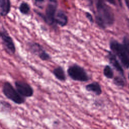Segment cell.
<instances>
[{
  "label": "cell",
  "mask_w": 129,
  "mask_h": 129,
  "mask_svg": "<svg viewBox=\"0 0 129 129\" xmlns=\"http://www.w3.org/2000/svg\"><path fill=\"white\" fill-rule=\"evenodd\" d=\"M95 5L97 10L95 18L98 25L103 28L112 25L114 22V17L110 7L104 1H96Z\"/></svg>",
  "instance_id": "1"
},
{
  "label": "cell",
  "mask_w": 129,
  "mask_h": 129,
  "mask_svg": "<svg viewBox=\"0 0 129 129\" xmlns=\"http://www.w3.org/2000/svg\"><path fill=\"white\" fill-rule=\"evenodd\" d=\"M111 51L119 60L123 68H129V57L127 51L123 45L116 40H112L109 44Z\"/></svg>",
  "instance_id": "2"
},
{
  "label": "cell",
  "mask_w": 129,
  "mask_h": 129,
  "mask_svg": "<svg viewBox=\"0 0 129 129\" xmlns=\"http://www.w3.org/2000/svg\"><path fill=\"white\" fill-rule=\"evenodd\" d=\"M67 74L69 77L75 81L86 82L90 80L86 70L77 63H73L68 67Z\"/></svg>",
  "instance_id": "3"
},
{
  "label": "cell",
  "mask_w": 129,
  "mask_h": 129,
  "mask_svg": "<svg viewBox=\"0 0 129 129\" xmlns=\"http://www.w3.org/2000/svg\"><path fill=\"white\" fill-rule=\"evenodd\" d=\"M2 92L4 95L14 103L20 105L25 103V98L23 97L17 90L16 88L9 82H4L2 87Z\"/></svg>",
  "instance_id": "4"
},
{
  "label": "cell",
  "mask_w": 129,
  "mask_h": 129,
  "mask_svg": "<svg viewBox=\"0 0 129 129\" xmlns=\"http://www.w3.org/2000/svg\"><path fill=\"white\" fill-rule=\"evenodd\" d=\"M29 47L31 52L37 55L42 60L47 61L51 59L50 55L40 44L36 42H31L29 43Z\"/></svg>",
  "instance_id": "5"
},
{
  "label": "cell",
  "mask_w": 129,
  "mask_h": 129,
  "mask_svg": "<svg viewBox=\"0 0 129 129\" xmlns=\"http://www.w3.org/2000/svg\"><path fill=\"white\" fill-rule=\"evenodd\" d=\"M14 84L18 92L23 97L29 98L33 96L34 90L29 84L22 81H16Z\"/></svg>",
  "instance_id": "6"
},
{
  "label": "cell",
  "mask_w": 129,
  "mask_h": 129,
  "mask_svg": "<svg viewBox=\"0 0 129 129\" xmlns=\"http://www.w3.org/2000/svg\"><path fill=\"white\" fill-rule=\"evenodd\" d=\"M57 2L56 0H49L45 10V21L49 24H53L55 21Z\"/></svg>",
  "instance_id": "7"
},
{
  "label": "cell",
  "mask_w": 129,
  "mask_h": 129,
  "mask_svg": "<svg viewBox=\"0 0 129 129\" xmlns=\"http://www.w3.org/2000/svg\"><path fill=\"white\" fill-rule=\"evenodd\" d=\"M1 37L5 49L10 53L14 54L16 51V47L12 38L5 29L1 31Z\"/></svg>",
  "instance_id": "8"
},
{
  "label": "cell",
  "mask_w": 129,
  "mask_h": 129,
  "mask_svg": "<svg viewBox=\"0 0 129 129\" xmlns=\"http://www.w3.org/2000/svg\"><path fill=\"white\" fill-rule=\"evenodd\" d=\"M107 58L110 64L119 73L120 76L124 78V73L123 66L117 59L116 56L112 51H109L107 52Z\"/></svg>",
  "instance_id": "9"
},
{
  "label": "cell",
  "mask_w": 129,
  "mask_h": 129,
  "mask_svg": "<svg viewBox=\"0 0 129 129\" xmlns=\"http://www.w3.org/2000/svg\"><path fill=\"white\" fill-rule=\"evenodd\" d=\"M85 89L86 91L92 92L96 95L100 96L102 93V89L100 84L96 81H94L85 86Z\"/></svg>",
  "instance_id": "10"
},
{
  "label": "cell",
  "mask_w": 129,
  "mask_h": 129,
  "mask_svg": "<svg viewBox=\"0 0 129 129\" xmlns=\"http://www.w3.org/2000/svg\"><path fill=\"white\" fill-rule=\"evenodd\" d=\"M55 22L61 27L66 26L68 22V17L61 10L58 11L55 16Z\"/></svg>",
  "instance_id": "11"
},
{
  "label": "cell",
  "mask_w": 129,
  "mask_h": 129,
  "mask_svg": "<svg viewBox=\"0 0 129 129\" xmlns=\"http://www.w3.org/2000/svg\"><path fill=\"white\" fill-rule=\"evenodd\" d=\"M52 73L57 80L61 82H65L67 80V76L62 67L58 66L55 67L52 70Z\"/></svg>",
  "instance_id": "12"
},
{
  "label": "cell",
  "mask_w": 129,
  "mask_h": 129,
  "mask_svg": "<svg viewBox=\"0 0 129 129\" xmlns=\"http://www.w3.org/2000/svg\"><path fill=\"white\" fill-rule=\"evenodd\" d=\"M11 9L10 0H0V13L3 17L6 16L9 13Z\"/></svg>",
  "instance_id": "13"
},
{
  "label": "cell",
  "mask_w": 129,
  "mask_h": 129,
  "mask_svg": "<svg viewBox=\"0 0 129 129\" xmlns=\"http://www.w3.org/2000/svg\"><path fill=\"white\" fill-rule=\"evenodd\" d=\"M103 75L108 79H112L114 78V73L112 68L109 65H106L103 70Z\"/></svg>",
  "instance_id": "14"
},
{
  "label": "cell",
  "mask_w": 129,
  "mask_h": 129,
  "mask_svg": "<svg viewBox=\"0 0 129 129\" xmlns=\"http://www.w3.org/2000/svg\"><path fill=\"white\" fill-rule=\"evenodd\" d=\"M124 79V78L122 77V76H117L113 78V83L117 87H123L125 86V82Z\"/></svg>",
  "instance_id": "15"
},
{
  "label": "cell",
  "mask_w": 129,
  "mask_h": 129,
  "mask_svg": "<svg viewBox=\"0 0 129 129\" xmlns=\"http://www.w3.org/2000/svg\"><path fill=\"white\" fill-rule=\"evenodd\" d=\"M20 11L23 14H27L29 12L30 7L26 3H22L19 7Z\"/></svg>",
  "instance_id": "16"
},
{
  "label": "cell",
  "mask_w": 129,
  "mask_h": 129,
  "mask_svg": "<svg viewBox=\"0 0 129 129\" xmlns=\"http://www.w3.org/2000/svg\"><path fill=\"white\" fill-rule=\"evenodd\" d=\"M1 108H3L4 110L7 111L10 110L12 108L11 104L9 103V102H7L4 100L1 101Z\"/></svg>",
  "instance_id": "17"
},
{
  "label": "cell",
  "mask_w": 129,
  "mask_h": 129,
  "mask_svg": "<svg viewBox=\"0 0 129 129\" xmlns=\"http://www.w3.org/2000/svg\"><path fill=\"white\" fill-rule=\"evenodd\" d=\"M123 45L125 47L128 55L129 57V38L127 37H124L123 39Z\"/></svg>",
  "instance_id": "18"
},
{
  "label": "cell",
  "mask_w": 129,
  "mask_h": 129,
  "mask_svg": "<svg viewBox=\"0 0 129 129\" xmlns=\"http://www.w3.org/2000/svg\"><path fill=\"white\" fill-rule=\"evenodd\" d=\"M85 15H86V18L89 20V21L92 23H93V19L92 15L89 13H88V12H86Z\"/></svg>",
  "instance_id": "19"
},
{
  "label": "cell",
  "mask_w": 129,
  "mask_h": 129,
  "mask_svg": "<svg viewBox=\"0 0 129 129\" xmlns=\"http://www.w3.org/2000/svg\"><path fill=\"white\" fill-rule=\"evenodd\" d=\"M44 1L45 0H34L35 4L38 6H40V5H42V4L44 2Z\"/></svg>",
  "instance_id": "20"
},
{
  "label": "cell",
  "mask_w": 129,
  "mask_h": 129,
  "mask_svg": "<svg viewBox=\"0 0 129 129\" xmlns=\"http://www.w3.org/2000/svg\"><path fill=\"white\" fill-rule=\"evenodd\" d=\"M124 2L125 3V4H126V6L129 9V0H124Z\"/></svg>",
  "instance_id": "21"
},
{
  "label": "cell",
  "mask_w": 129,
  "mask_h": 129,
  "mask_svg": "<svg viewBox=\"0 0 129 129\" xmlns=\"http://www.w3.org/2000/svg\"><path fill=\"white\" fill-rule=\"evenodd\" d=\"M117 1H118V2H119V4H120V5H121V0H117Z\"/></svg>",
  "instance_id": "22"
},
{
  "label": "cell",
  "mask_w": 129,
  "mask_h": 129,
  "mask_svg": "<svg viewBox=\"0 0 129 129\" xmlns=\"http://www.w3.org/2000/svg\"><path fill=\"white\" fill-rule=\"evenodd\" d=\"M128 80H129V74H128ZM128 88H129V86H128Z\"/></svg>",
  "instance_id": "23"
}]
</instances>
